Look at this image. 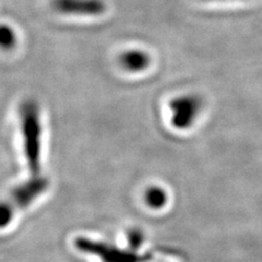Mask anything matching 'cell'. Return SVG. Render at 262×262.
<instances>
[{
	"instance_id": "obj_1",
	"label": "cell",
	"mask_w": 262,
	"mask_h": 262,
	"mask_svg": "<svg viewBox=\"0 0 262 262\" xmlns=\"http://www.w3.org/2000/svg\"><path fill=\"white\" fill-rule=\"evenodd\" d=\"M21 127L23 149L28 166L33 176H38L40 170V149H42V125L39 108L35 102L27 101L21 107Z\"/></svg>"
},
{
	"instance_id": "obj_2",
	"label": "cell",
	"mask_w": 262,
	"mask_h": 262,
	"mask_svg": "<svg viewBox=\"0 0 262 262\" xmlns=\"http://www.w3.org/2000/svg\"><path fill=\"white\" fill-rule=\"evenodd\" d=\"M171 125L179 130L190 128L202 108L201 97L194 94L182 95L169 103Z\"/></svg>"
},
{
	"instance_id": "obj_3",
	"label": "cell",
	"mask_w": 262,
	"mask_h": 262,
	"mask_svg": "<svg viewBox=\"0 0 262 262\" xmlns=\"http://www.w3.org/2000/svg\"><path fill=\"white\" fill-rule=\"evenodd\" d=\"M47 186H48L47 179L45 177H40L38 175V176H33V178L30 179L26 184L16 187L12 191L10 204L8 203L4 208L3 225H6V223L8 222V219L11 217L13 208L15 207L22 208V207L28 206L29 203L32 202L33 199H35L36 196H38L40 193L45 191Z\"/></svg>"
},
{
	"instance_id": "obj_4",
	"label": "cell",
	"mask_w": 262,
	"mask_h": 262,
	"mask_svg": "<svg viewBox=\"0 0 262 262\" xmlns=\"http://www.w3.org/2000/svg\"><path fill=\"white\" fill-rule=\"evenodd\" d=\"M54 10L62 14L101 15L106 11L104 0H52Z\"/></svg>"
},
{
	"instance_id": "obj_5",
	"label": "cell",
	"mask_w": 262,
	"mask_h": 262,
	"mask_svg": "<svg viewBox=\"0 0 262 262\" xmlns=\"http://www.w3.org/2000/svg\"><path fill=\"white\" fill-rule=\"evenodd\" d=\"M121 68L129 72H140L145 70L151 63L150 56L143 51L131 49L122 53L118 58Z\"/></svg>"
},
{
	"instance_id": "obj_6",
	"label": "cell",
	"mask_w": 262,
	"mask_h": 262,
	"mask_svg": "<svg viewBox=\"0 0 262 262\" xmlns=\"http://www.w3.org/2000/svg\"><path fill=\"white\" fill-rule=\"evenodd\" d=\"M145 198H146V201H147V203L150 204V206L159 208V207H162L163 204L165 203L166 194L161 189V188L154 187V188H151V189L147 190Z\"/></svg>"
},
{
	"instance_id": "obj_7",
	"label": "cell",
	"mask_w": 262,
	"mask_h": 262,
	"mask_svg": "<svg viewBox=\"0 0 262 262\" xmlns=\"http://www.w3.org/2000/svg\"><path fill=\"white\" fill-rule=\"evenodd\" d=\"M0 34H2V37H0V40H2V46L5 49H11L14 45H15V34L13 30L8 27V26H4L2 27V31H0Z\"/></svg>"
}]
</instances>
